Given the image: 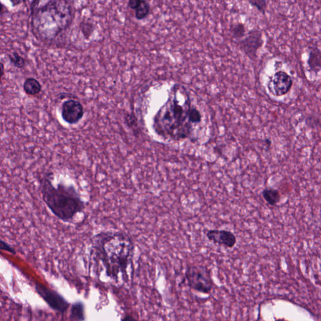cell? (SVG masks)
<instances>
[{"label":"cell","mask_w":321,"mask_h":321,"mask_svg":"<svg viewBox=\"0 0 321 321\" xmlns=\"http://www.w3.org/2000/svg\"><path fill=\"white\" fill-rule=\"evenodd\" d=\"M139 3H140V1H139V0H138V1H136V0H131V1H129V7L132 9V10H135L138 6Z\"/></svg>","instance_id":"7402d4cb"},{"label":"cell","mask_w":321,"mask_h":321,"mask_svg":"<svg viewBox=\"0 0 321 321\" xmlns=\"http://www.w3.org/2000/svg\"></svg>","instance_id":"4316f807"},{"label":"cell","mask_w":321,"mask_h":321,"mask_svg":"<svg viewBox=\"0 0 321 321\" xmlns=\"http://www.w3.org/2000/svg\"><path fill=\"white\" fill-rule=\"evenodd\" d=\"M202 120V115L199 109L196 107H191L188 114V121L191 124H199Z\"/></svg>","instance_id":"e0dca14e"},{"label":"cell","mask_w":321,"mask_h":321,"mask_svg":"<svg viewBox=\"0 0 321 321\" xmlns=\"http://www.w3.org/2000/svg\"><path fill=\"white\" fill-rule=\"evenodd\" d=\"M230 31H231L232 37L237 40L238 42L244 38L247 33L245 24L241 22H236L231 24Z\"/></svg>","instance_id":"5bb4252c"},{"label":"cell","mask_w":321,"mask_h":321,"mask_svg":"<svg viewBox=\"0 0 321 321\" xmlns=\"http://www.w3.org/2000/svg\"><path fill=\"white\" fill-rule=\"evenodd\" d=\"M61 115L65 122L76 124L83 119L84 115L83 104L76 100H67L61 106Z\"/></svg>","instance_id":"9c48e42d"},{"label":"cell","mask_w":321,"mask_h":321,"mask_svg":"<svg viewBox=\"0 0 321 321\" xmlns=\"http://www.w3.org/2000/svg\"><path fill=\"white\" fill-rule=\"evenodd\" d=\"M122 321H137L134 319L133 316H127L126 317H125Z\"/></svg>","instance_id":"d4e9b609"},{"label":"cell","mask_w":321,"mask_h":321,"mask_svg":"<svg viewBox=\"0 0 321 321\" xmlns=\"http://www.w3.org/2000/svg\"><path fill=\"white\" fill-rule=\"evenodd\" d=\"M4 74V65L3 63L0 62V83H1L2 78Z\"/></svg>","instance_id":"cb8c5ba5"},{"label":"cell","mask_w":321,"mask_h":321,"mask_svg":"<svg viewBox=\"0 0 321 321\" xmlns=\"http://www.w3.org/2000/svg\"><path fill=\"white\" fill-rule=\"evenodd\" d=\"M30 15L34 35L42 42H50L69 28L75 13L70 2L60 0L38 6Z\"/></svg>","instance_id":"7a4b0ae2"},{"label":"cell","mask_w":321,"mask_h":321,"mask_svg":"<svg viewBox=\"0 0 321 321\" xmlns=\"http://www.w3.org/2000/svg\"><path fill=\"white\" fill-rule=\"evenodd\" d=\"M70 318L73 320L82 321L84 320V307L81 302H77L73 305Z\"/></svg>","instance_id":"2e32d148"},{"label":"cell","mask_w":321,"mask_h":321,"mask_svg":"<svg viewBox=\"0 0 321 321\" xmlns=\"http://www.w3.org/2000/svg\"><path fill=\"white\" fill-rule=\"evenodd\" d=\"M4 6L3 4L0 2V14L3 11Z\"/></svg>","instance_id":"484cf974"},{"label":"cell","mask_w":321,"mask_h":321,"mask_svg":"<svg viewBox=\"0 0 321 321\" xmlns=\"http://www.w3.org/2000/svg\"><path fill=\"white\" fill-rule=\"evenodd\" d=\"M36 292L54 311L63 313L67 311L69 304L62 296L42 284L36 283Z\"/></svg>","instance_id":"ba28073f"},{"label":"cell","mask_w":321,"mask_h":321,"mask_svg":"<svg viewBox=\"0 0 321 321\" xmlns=\"http://www.w3.org/2000/svg\"><path fill=\"white\" fill-rule=\"evenodd\" d=\"M207 238L210 242L219 246L232 249L236 243V236L231 231L226 230L213 229L206 232Z\"/></svg>","instance_id":"30bf717a"},{"label":"cell","mask_w":321,"mask_h":321,"mask_svg":"<svg viewBox=\"0 0 321 321\" xmlns=\"http://www.w3.org/2000/svg\"><path fill=\"white\" fill-rule=\"evenodd\" d=\"M292 86L293 79L290 75L283 70H279L270 77L267 88L274 96L281 97L288 94Z\"/></svg>","instance_id":"52a82bcc"},{"label":"cell","mask_w":321,"mask_h":321,"mask_svg":"<svg viewBox=\"0 0 321 321\" xmlns=\"http://www.w3.org/2000/svg\"><path fill=\"white\" fill-rule=\"evenodd\" d=\"M249 3L263 14H265L268 7V1L267 0H250Z\"/></svg>","instance_id":"d6986e66"},{"label":"cell","mask_w":321,"mask_h":321,"mask_svg":"<svg viewBox=\"0 0 321 321\" xmlns=\"http://www.w3.org/2000/svg\"><path fill=\"white\" fill-rule=\"evenodd\" d=\"M8 58L10 62L18 69H22L26 66V60L21 56H20L19 54H18L17 52H13L12 54L8 55Z\"/></svg>","instance_id":"ac0fdd59"},{"label":"cell","mask_w":321,"mask_h":321,"mask_svg":"<svg viewBox=\"0 0 321 321\" xmlns=\"http://www.w3.org/2000/svg\"><path fill=\"white\" fill-rule=\"evenodd\" d=\"M127 125L130 127H134V126H137V120H136L134 115H129L127 116L126 120Z\"/></svg>","instance_id":"44dd1931"},{"label":"cell","mask_w":321,"mask_h":321,"mask_svg":"<svg viewBox=\"0 0 321 321\" xmlns=\"http://www.w3.org/2000/svg\"><path fill=\"white\" fill-rule=\"evenodd\" d=\"M92 249L111 273L124 272L133 259L134 243L120 232H102L91 239Z\"/></svg>","instance_id":"3957f363"},{"label":"cell","mask_w":321,"mask_h":321,"mask_svg":"<svg viewBox=\"0 0 321 321\" xmlns=\"http://www.w3.org/2000/svg\"><path fill=\"white\" fill-rule=\"evenodd\" d=\"M265 201L270 206H276L281 201V193L277 189L266 188L262 192Z\"/></svg>","instance_id":"4fadbf2b"},{"label":"cell","mask_w":321,"mask_h":321,"mask_svg":"<svg viewBox=\"0 0 321 321\" xmlns=\"http://www.w3.org/2000/svg\"><path fill=\"white\" fill-rule=\"evenodd\" d=\"M40 1H33L30 4V13H33L34 11L39 6Z\"/></svg>","instance_id":"603a6c76"},{"label":"cell","mask_w":321,"mask_h":321,"mask_svg":"<svg viewBox=\"0 0 321 321\" xmlns=\"http://www.w3.org/2000/svg\"><path fill=\"white\" fill-rule=\"evenodd\" d=\"M0 250H4V251L10 252L12 254H16V251L13 247H11L7 243L2 240H0Z\"/></svg>","instance_id":"ffe728a7"},{"label":"cell","mask_w":321,"mask_h":321,"mask_svg":"<svg viewBox=\"0 0 321 321\" xmlns=\"http://www.w3.org/2000/svg\"><path fill=\"white\" fill-rule=\"evenodd\" d=\"M150 11V5L147 1H140L137 8L135 10L136 19L141 20L147 17Z\"/></svg>","instance_id":"9a60e30c"},{"label":"cell","mask_w":321,"mask_h":321,"mask_svg":"<svg viewBox=\"0 0 321 321\" xmlns=\"http://www.w3.org/2000/svg\"><path fill=\"white\" fill-rule=\"evenodd\" d=\"M186 279L189 287L193 290L204 294L210 293L213 282L210 273L203 266H190L186 271Z\"/></svg>","instance_id":"5b68a950"},{"label":"cell","mask_w":321,"mask_h":321,"mask_svg":"<svg viewBox=\"0 0 321 321\" xmlns=\"http://www.w3.org/2000/svg\"><path fill=\"white\" fill-rule=\"evenodd\" d=\"M307 64L311 72L319 73L321 67V54L320 49L318 47L312 48L309 51Z\"/></svg>","instance_id":"8fae6325"},{"label":"cell","mask_w":321,"mask_h":321,"mask_svg":"<svg viewBox=\"0 0 321 321\" xmlns=\"http://www.w3.org/2000/svg\"><path fill=\"white\" fill-rule=\"evenodd\" d=\"M23 88L26 94L31 96L39 94L42 89V86L39 81L33 77L27 78L24 82Z\"/></svg>","instance_id":"7c38bea8"},{"label":"cell","mask_w":321,"mask_h":321,"mask_svg":"<svg viewBox=\"0 0 321 321\" xmlns=\"http://www.w3.org/2000/svg\"><path fill=\"white\" fill-rule=\"evenodd\" d=\"M264 40L261 29H254L246 34L244 38L238 41L241 51L252 60H256L257 52L263 46Z\"/></svg>","instance_id":"8992f818"},{"label":"cell","mask_w":321,"mask_h":321,"mask_svg":"<svg viewBox=\"0 0 321 321\" xmlns=\"http://www.w3.org/2000/svg\"><path fill=\"white\" fill-rule=\"evenodd\" d=\"M51 176V174H48L40 179L43 200L58 219L71 222L85 210V202L74 186L59 183L54 186L50 179Z\"/></svg>","instance_id":"277c9868"},{"label":"cell","mask_w":321,"mask_h":321,"mask_svg":"<svg viewBox=\"0 0 321 321\" xmlns=\"http://www.w3.org/2000/svg\"><path fill=\"white\" fill-rule=\"evenodd\" d=\"M192 107L187 90L181 85L172 88L167 102L154 118V130L165 140L181 141L193 135V125L188 121Z\"/></svg>","instance_id":"6da1fadb"}]
</instances>
